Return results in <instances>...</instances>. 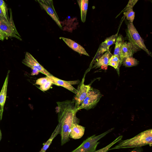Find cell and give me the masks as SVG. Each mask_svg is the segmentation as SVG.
<instances>
[{
  "label": "cell",
  "mask_w": 152,
  "mask_h": 152,
  "mask_svg": "<svg viewBox=\"0 0 152 152\" xmlns=\"http://www.w3.org/2000/svg\"><path fill=\"white\" fill-rule=\"evenodd\" d=\"M112 55L109 50L106 52L96 60L97 62L95 63L92 68H96L102 66H108L109 59Z\"/></svg>",
  "instance_id": "obj_16"
},
{
  "label": "cell",
  "mask_w": 152,
  "mask_h": 152,
  "mask_svg": "<svg viewBox=\"0 0 152 152\" xmlns=\"http://www.w3.org/2000/svg\"><path fill=\"white\" fill-rule=\"evenodd\" d=\"M102 96L99 90L91 87L78 110L83 109L88 110L93 108L98 102Z\"/></svg>",
  "instance_id": "obj_5"
},
{
  "label": "cell",
  "mask_w": 152,
  "mask_h": 152,
  "mask_svg": "<svg viewBox=\"0 0 152 152\" xmlns=\"http://www.w3.org/2000/svg\"><path fill=\"white\" fill-rule=\"evenodd\" d=\"M138 1V0H129L127 5L124 9L122 11V12L123 11L124 12H126L128 10L131 9H132L134 5Z\"/></svg>",
  "instance_id": "obj_25"
},
{
  "label": "cell",
  "mask_w": 152,
  "mask_h": 152,
  "mask_svg": "<svg viewBox=\"0 0 152 152\" xmlns=\"http://www.w3.org/2000/svg\"><path fill=\"white\" fill-rule=\"evenodd\" d=\"M61 38L69 48L80 54L89 56L85 49L81 45L73 40L68 38L61 37Z\"/></svg>",
  "instance_id": "obj_12"
},
{
  "label": "cell",
  "mask_w": 152,
  "mask_h": 152,
  "mask_svg": "<svg viewBox=\"0 0 152 152\" xmlns=\"http://www.w3.org/2000/svg\"><path fill=\"white\" fill-rule=\"evenodd\" d=\"M120 64V62L119 58L117 56L113 55L110 58L108 65L117 69Z\"/></svg>",
  "instance_id": "obj_21"
},
{
  "label": "cell",
  "mask_w": 152,
  "mask_h": 152,
  "mask_svg": "<svg viewBox=\"0 0 152 152\" xmlns=\"http://www.w3.org/2000/svg\"><path fill=\"white\" fill-rule=\"evenodd\" d=\"M50 80V79L46 76L45 77H43L38 79L36 81L35 84L36 85L41 86L45 84Z\"/></svg>",
  "instance_id": "obj_27"
},
{
  "label": "cell",
  "mask_w": 152,
  "mask_h": 152,
  "mask_svg": "<svg viewBox=\"0 0 152 152\" xmlns=\"http://www.w3.org/2000/svg\"><path fill=\"white\" fill-rule=\"evenodd\" d=\"M134 53L129 42H123L122 49V54L124 58L133 57Z\"/></svg>",
  "instance_id": "obj_19"
},
{
  "label": "cell",
  "mask_w": 152,
  "mask_h": 152,
  "mask_svg": "<svg viewBox=\"0 0 152 152\" xmlns=\"http://www.w3.org/2000/svg\"><path fill=\"white\" fill-rule=\"evenodd\" d=\"M37 1L41 8L46 11L58 26L62 29V26L54 7L53 1L51 0H38Z\"/></svg>",
  "instance_id": "obj_9"
},
{
  "label": "cell",
  "mask_w": 152,
  "mask_h": 152,
  "mask_svg": "<svg viewBox=\"0 0 152 152\" xmlns=\"http://www.w3.org/2000/svg\"><path fill=\"white\" fill-rule=\"evenodd\" d=\"M0 7L2 10L6 19H8L7 9L4 1L3 0H0Z\"/></svg>",
  "instance_id": "obj_26"
},
{
  "label": "cell",
  "mask_w": 152,
  "mask_h": 152,
  "mask_svg": "<svg viewBox=\"0 0 152 152\" xmlns=\"http://www.w3.org/2000/svg\"><path fill=\"white\" fill-rule=\"evenodd\" d=\"M124 40V38L122 36L121 34H119L115 43L113 55L117 56L119 58L120 61V64H122L123 60L122 54V49Z\"/></svg>",
  "instance_id": "obj_15"
},
{
  "label": "cell",
  "mask_w": 152,
  "mask_h": 152,
  "mask_svg": "<svg viewBox=\"0 0 152 152\" xmlns=\"http://www.w3.org/2000/svg\"><path fill=\"white\" fill-rule=\"evenodd\" d=\"M84 77L78 86L77 92L73 99L72 101L74 102L76 110L77 111L78 109L86 96L88 91L91 88L89 85L84 84Z\"/></svg>",
  "instance_id": "obj_8"
},
{
  "label": "cell",
  "mask_w": 152,
  "mask_h": 152,
  "mask_svg": "<svg viewBox=\"0 0 152 152\" xmlns=\"http://www.w3.org/2000/svg\"><path fill=\"white\" fill-rule=\"evenodd\" d=\"M1 137H2V134L1 130L0 129V141L1 139Z\"/></svg>",
  "instance_id": "obj_32"
},
{
  "label": "cell",
  "mask_w": 152,
  "mask_h": 152,
  "mask_svg": "<svg viewBox=\"0 0 152 152\" xmlns=\"http://www.w3.org/2000/svg\"><path fill=\"white\" fill-rule=\"evenodd\" d=\"M139 61L133 57L123 58L122 64L126 67L136 66L139 64Z\"/></svg>",
  "instance_id": "obj_20"
},
{
  "label": "cell",
  "mask_w": 152,
  "mask_h": 152,
  "mask_svg": "<svg viewBox=\"0 0 152 152\" xmlns=\"http://www.w3.org/2000/svg\"><path fill=\"white\" fill-rule=\"evenodd\" d=\"M39 72L38 71L36 70H32L31 75H37L38 74Z\"/></svg>",
  "instance_id": "obj_31"
},
{
  "label": "cell",
  "mask_w": 152,
  "mask_h": 152,
  "mask_svg": "<svg viewBox=\"0 0 152 152\" xmlns=\"http://www.w3.org/2000/svg\"><path fill=\"white\" fill-rule=\"evenodd\" d=\"M152 142V129L144 131L133 138L124 140H121L118 144L110 150L122 148L140 147L149 145Z\"/></svg>",
  "instance_id": "obj_2"
},
{
  "label": "cell",
  "mask_w": 152,
  "mask_h": 152,
  "mask_svg": "<svg viewBox=\"0 0 152 152\" xmlns=\"http://www.w3.org/2000/svg\"><path fill=\"white\" fill-rule=\"evenodd\" d=\"M0 17L2 18H4L6 20H8V19H6L4 15V14L2 10H1V9L0 7Z\"/></svg>",
  "instance_id": "obj_30"
},
{
  "label": "cell",
  "mask_w": 152,
  "mask_h": 152,
  "mask_svg": "<svg viewBox=\"0 0 152 152\" xmlns=\"http://www.w3.org/2000/svg\"><path fill=\"white\" fill-rule=\"evenodd\" d=\"M22 63L26 66L31 68L32 70H36L46 76L52 75L41 65L33 56L28 52H26L25 58L22 60Z\"/></svg>",
  "instance_id": "obj_7"
},
{
  "label": "cell",
  "mask_w": 152,
  "mask_h": 152,
  "mask_svg": "<svg viewBox=\"0 0 152 152\" xmlns=\"http://www.w3.org/2000/svg\"><path fill=\"white\" fill-rule=\"evenodd\" d=\"M9 72L8 71L0 92V110L2 113L7 97Z\"/></svg>",
  "instance_id": "obj_14"
},
{
  "label": "cell",
  "mask_w": 152,
  "mask_h": 152,
  "mask_svg": "<svg viewBox=\"0 0 152 152\" xmlns=\"http://www.w3.org/2000/svg\"><path fill=\"white\" fill-rule=\"evenodd\" d=\"M56 103L58 108V121L61 126L60 134L62 145L69 140L71 128L74 124H78L80 119L76 117L77 111L72 101L66 100Z\"/></svg>",
  "instance_id": "obj_1"
},
{
  "label": "cell",
  "mask_w": 152,
  "mask_h": 152,
  "mask_svg": "<svg viewBox=\"0 0 152 152\" xmlns=\"http://www.w3.org/2000/svg\"><path fill=\"white\" fill-rule=\"evenodd\" d=\"M6 37L7 36L0 29V39L3 41Z\"/></svg>",
  "instance_id": "obj_28"
},
{
  "label": "cell",
  "mask_w": 152,
  "mask_h": 152,
  "mask_svg": "<svg viewBox=\"0 0 152 152\" xmlns=\"http://www.w3.org/2000/svg\"><path fill=\"white\" fill-rule=\"evenodd\" d=\"M85 130V127L78 124H74L71 128L69 138L74 139H80L84 135Z\"/></svg>",
  "instance_id": "obj_13"
},
{
  "label": "cell",
  "mask_w": 152,
  "mask_h": 152,
  "mask_svg": "<svg viewBox=\"0 0 152 152\" xmlns=\"http://www.w3.org/2000/svg\"><path fill=\"white\" fill-rule=\"evenodd\" d=\"M53 84L52 82L50 80L45 84L40 86L39 89L43 91H46L50 89Z\"/></svg>",
  "instance_id": "obj_24"
},
{
  "label": "cell",
  "mask_w": 152,
  "mask_h": 152,
  "mask_svg": "<svg viewBox=\"0 0 152 152\" xmlns=\"http://www.w3.org/2000/svg\"><path fill=\"white\" fill-rule=\"evenodd\" d=\"M47 76L52 82L53 84L58 86H62L71 91L74 93L76 94L77 92V90L72 86V85H75L78 84L79 82L78 80L66 81L59 79L53 75Z\"/></svg>",
  "instance_id": "obj_11"
},
{
  "label": "cell",
  "mask_w": 152,
  "mask_h": 152,
  "mask_svg": "<svg viewBox=\"0 0 152 152\" xmlns=\"http://www.w3.org/2000/svg\"><path fill=\"white\" fill-rule=\"evenodd\" d=\"M118 33L110 37L107 38L105 40L99 45L93 61H96L104 52L109 50L111 45L115 44L118 37Z\"/></svg>",
  "instance_id": "obj_10"
},
{
  "label": "cell",
  "mask_w": 152,
  "mask_h": 152,
  "mask_svg": "<svg viewBox=\"0 0 152 152\" xmlns=\"http://www.w3.org/2000/svg\"><path fill=\"white\" fill-rule=\"evenodd\" d=\"M129 152H143V149L140 147L135 148Z\"/></svg>",
  "instance_id": "obj_29"
},
{
  "label": "cell",
  "mask_w": 152,
  "mask_h": 152,
  "mask_svg": "<svg viewBox=\"0 0 152 152\" xmlns=\"http://www.w3.org/2000/svg\"><path fill=\"white\" fill-rule=\"evenodd\" d=\"M113 129H110L105 132L96 136L93 135L84 141L77 148L71 152H94L101 138L111 132Z\"/></svg>",
  "instance_id": "obj_4"
},
{
  "label": "cell",
  "mask_w": 152,
  "mask_h": 152,
  "mask_svg": "<svg viewBox=\"0 0 152 152\" xmlns=\"http://www.w3.org/2000/svg\"><path fill=\"white\" fill-rule=\"evenodd\" d=\"M0 29L7 37H15L21 40L20 36L18 32L13 23L11 10L10 18L9 20L0 17Z\"/></svg>",
  "instance_id": "obj_6"
},
{
  "label": "cell",
  "mask_w": 152,
  "mask_h": 152,
  "mask_svg": "<svg viewBox=\"0 0 152 152\" xmlns=\"http://www.w3.org/2000/svg\"><path fill=\"white\" fill-rule=\"evenodd\" d=\"M127 25V36L134 53L142 49L148 55L152 56L151 53L147 48L143 39L139 34L133 23L128 21Z\"/></svg>",
  "instance_id": "obj_3"
},
{
  "label": "cell",
  "mask_w": 152,
  "mask_h": 152,
  "mask_svg": "<svg viewBox=\"0 0 152 152\" xmlns=\"http://www.w3.org/2000/svg\"><path fill=\"white\" fill-rule=\"evenodd\" d=\"M123 138V136H119L113 142L110 143L106 146L94 152H107L110 148L116 142L119 141Z\"/></svg>",
  "instance_id": "obj_22"
},
{
  "label": "cell",
  "mask_w": 152,
  "mask_h": 152,
  "mask_svg": "<svg viewBox=\"0 0 152 152\" xmlns=\"http://www.w3.org/2000/svg\"><path fill=\"white\" fill-rule=\"evenodd\" d=\"M77 1L80 10L81 21L83 22L84 23L86 20L88 1V0H77Z\"/></svg>",
  "instance_id": "obj_18"
},
{
  "label": "cell",
  "mask_w": 152,
  "mask_h": 152,
  "mask_svg": "<svg viewBox=\"0 0 152 152\" xmlns=\"http://www.w3.org/2000/svg\"><path fill=\"white\" fill-rule=\"evenodd\" d=\"M125 15L126 16L127 20L129 22L133 23L134 19L135 13L133 11L132 9H131L126 12Z\"/></svg>",
  "instance_id": "obj_23"
},
{
  "label": "cell",
  "mask_w": 152,
  "mask_h": 152,
  "mask_svg": "<svg viewBox=\"0 0 152 152\" xmlns=\"http://www.w3.org/2000/svg\"><path fill=\"white\" fill-rule=\"evenodd\" d=\"M61 129V125L60 123H58L50 137L45 143L39 152H45L46 150L48 149L52 143L53 140L58 134L60 133Z\"/></svg>",
  "instance_id": "obj_17"
}]
</instances>
